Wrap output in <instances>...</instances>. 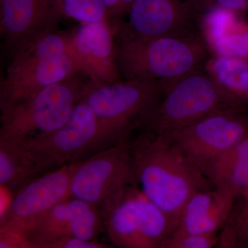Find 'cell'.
I'll use <instances>...</instances> for the list:
<instances>
[{
  "instance_id": "obj_1",
  "label": "cell",
  "mask_w": 248,
  "mask_h": 248,
  "mask_svg": "<svg viewBox=\"0 0 248 248\" xmlns=\"http://www.w3.org/2000/svg\"><path fill=\"white\" fill-rule=\"evenodd\" d=\"M140 131L138 138L130 141L139 185L178 226L189 199L196 192L215 186L170 142L145 129Z\"/></svg>"
},
{
  "instance_id": "obj_2",
  "label": "cell",
  "mask_w": 248,
  "mask_h": 248,
  "mask_svg": "<svg viewBox=\"0 0 248 248\" xmlns=\"http://www.w3.org/2000/svg\"><path fill=\"white\" fill-rule=\"evenodd\" d=\"M115 40L117 66L122 79L159 81L165 90L184 77L205 68L213 56L201 32L151 38L115 37Z\"/></svg>"
},
{
  "instance_id": "obj_3",
  "label": "cell",
  "mask_w": 248,
  "mask_h": 248,
  "mask_svg": "<svg viewBox=\"0 0 248 248\" xmlns=\"http://www.w3.org/2000/svg\"><path fill=\"white\" fill-rule=\"evenodd\" d=\"M69 32L42 37L11 59L0 83V110L79 73L68 53Z\"/></svg>"
},
{
  "instance_id": "obj_4",
  "label": "cell",
  "mask_w": 248,
  "mask_h": 248,
  "mask_svg": "<svg viewBox=\"0 0 248 248\" xmlns=\"http://www.w3.org/2000/svg\"><path fill=\"white\" fill-rule=\"evenodd\" d=\"M122 140L79 100L69 120L58 130L36 138L15 141L22 143L43 174L83 161Z\"/></svg>"
},
{
  "instance_id": "obj_5",
  "label": "cell",
  "mask_w": 248,
  "mask_h": 248,
  "mask_svg": "<svg viewBox=\"0 0 248 248\" xmlns=\"http://www.w3.org/2000/svg\"><path fill=\"white\" fill-rule=\"evenodd\" d=\"M84 78L78 73L1 110L0 141L34 138L64 125L81 99Z\"/></svg>"
},
{
  "instance_id": "obj_6",
  "label": "cell",
  "mask_w": 248,
  "mask_h": 248,
  "mask_svg": "<svg viewBox=\"0 0 248 248\" xmlns=\"http://www.w3.org/2000/svg\"><path fill=\"white\" fill-rule=\"evenodd\" d=\"M139 186L99 208L111 242L122 248H163L177 225Z\"/></svg>"
},
{
  "instance_id": "obj_7",
  "label": "cell",
  "mask_w": 248,
  "mask_h": 248,
  "mask_svg": "<svg viewBox=\"0 0 248 248\" xmlns=\"http://www.w3.org/2000/svg\"><path fill=\"white\" fill-rule=\"evenodd\" d=\"M164 85L159 81L121 80L96 83L88 80L80 100L121 138L141 130L159 105Z\"/></svg>"
},
{
  "instance_id": "obj_8",
  "label": "cell",
  "mask_w": 248,
  "mask_h": 248,
  "mask_svg": "<svg viewBox=\"0 0 248 248\" xmlns=\"http://www.w3.org/2000/svg\"><path fill=\"white\" fill-rule=\"evenodd\" d=\"M224 107H234L204 68L184 77L165 90L159 105L142 129L170 142L184 128Z\"/></svg>"
},
{
  "instance_id": "obj_9",
  "label": "cell",
  "mask_w": 248,
  "mask_h": 248,
  "mask_svg": "<svg viewBox=\"0 0 248 248\" xmlns=\"http://www.w3.org/2000/svg\"><path fill=\"white\" fill-rule=\"evenodd\" d=\"M139 185L130 140H122L77 163L71 197L100 208L133 186Z\"/></svg>"
},
{
  "instance_id": "obj_10",
  "label": "cell",
  "mask_w": 248,
  "mask_h": 248,
  "mask_svg": "<svg viewBox=\"0 0 248 248\" xmlns=\"http://www.w3.org/2000/svg\"><path fill=\"white\" fill-rule=\"evenodd\" d=\"M248 133L247 110L224 107L184 128L170 143L204 174Z\"/></svg>"
},
{
  "instance_id": "obj_11",
  "label": "cell",
  "mask_w": 248,
  "mask_h": 248,
  "mask_svg": "<svg viewBox=\"0 0 248 248\" xmlns=\"http://www.w3.org/2000/svg\"><path fill=\"white\" fill-rule=\"evenodd\" d=\"M203 13L187 1L135 0L126 22L115 23V37L151 38L200 32Z\"/></svg>"
},
{
  "instance_id": "obj_12",
  "label": "cell",
  "mask_w": 248,
  "mask_h": 248,
  "mask_svg": "<svg viewBox=\"0 0 248 248\" xmlns=\"http://www.w3.org/2000/svg\"><path fill=\"white\" fill-rule=\"evenodd\" d=\"M1 34L9 61L42 37L58 31L63 0H0Z\"/></svg>"
},
{
  "instance_id": "obj_13",
  "label": "cell",
  "mask_w": 248,
  "mask_h": 248,
  "mask_svg": "<svg viewBox=\"0 0 248 248\" xmlns=\"http://www.w3.org/2000/svg\"><path fill=\"white\" fill-rule=\"evenodd\" d=\"M77 163L43 173L18 188L1 217L0 229L23 234L44 214L71 197Z\"/></svg>"
},
{
  "instance_id": "obj_14",
  "label": "cell",
  "mask_w": 248,
  "mask_h": 248,
  "mask_svg": "<svg viewBox=\"0 0 248 248\" xmlns=\"http://www.w3.org/2000/svg\"><path fill=\"white\" fill-rule=\"evenodd\" d=\"M105 231L99 208L71 197L44 214L23 233L30 248H47L64 236L97 241Z\"/></svg>"
},
{
  "instance_id": "obj_15",
  "label": "cell",
  "mask_w": 248,
  "mask_h": 248,
  "mask_svg": "<svg viewBox=\"0 0 248 248\" xmlns=\"http://www.w3.org/2000/svg\"><path fill=\"white\" fill-rule=\"evenodd\" d=\"M68 53L79 74L96 83L122 80L117 63V45L110 22L83 23L70 32Z\"/></svg>"
},
{
  "instance_id": "obj_16",
  "label": "cell",
  "mask_w": 248,
  "mask_h": 248,
  "mask_svg": "<svg viewBox=\"0 0 248 248\" xmlns=\"http://www.w3.org/2000/svg\"><path fill=\"white\" fill-rule=\"evenodd\" d=\"M236 200L234 194L219 187L196 192L183 208L174 234L217 233L226 226Z\"/></svg>"
},
{
  "instance_id": "obj_17",
  "label": "cell",
  "mask_w": 248,
  "mask_h": 248,
  "mask_svg": "<svg viewBox=\"0 0 248 248\" xmlns=\"http://www.w3.org/2000/svg\"><path fill=\"white\" fill-rule=\"evenodd\" d=\"M204 175L215 187L230 191L236 198L248 192V133L214 161Z\"/></svg>"
},
{
  "instance_id": "obj_18",
  "label": "cell",
  "mask_w": 248,
  "mask_h": 248,
  "mask_svg": "<svg viewBox=\"0 0 248 248\" xmlns=\"http://www.w3.org/2000/svg\"><path fill=\"white\" fill-rule=\"evenodd\" d=\"M205 69L226 93L232 107L248 110V59L213 55Z\"/></svg>"
},
{
  "instance_id": "obj_19",
  "label": "cell",
  "mask_w": 248,
  "mask_h": 248,
  "mask_svg": "<svg viewBox=\"0 0 248 248\" xmlns=\"http://www.w3.org/2000/svg\"><path fill=\"white\" fill-rule=\"evenodd\" d=\"M30 153L20 142L0 141V185L8 189L18 188L40 175Z\"/></svg>"
},
{
  "instance_id": "obj_20",
  "label": "cell",
  "mask_w": 248,
  "mask_h": 248,
  "mask_svg": "<svg viewBox=\"0 0 248 248\" xmlns=\"http://www.w3.org/2000/svg\"><path fill=\"white\" fill-rule=\"evenodd\" d=\"M217 248H248V198L240 196L235 201L226 226L218 234Z\"/></svg>"
},
{
  "instance_id": "obj_21",
  "label": "cell",
  "mask_w": 248,
  "mask_h": 248,
  "mask_svg": "<svg viewBox=\"0 0 248 248\" xmlns=\"http://www.w3.org/2000/svg\"><path fill=\"white\" fill-rule=\"evenodd\" d=\"M236 13L215 5L202 15L201 32L210 48L217 40L234 31L241 24L238 22Z\"/></svg>"
},
{
  "instance_id": "obj_22",
  "label": "cell",
  "mask_w": 248,
  "mask_h": 248,
  "mask_svg": "<svg viewBox=\"0 0 248 248\" xmlns=\"http://www.w3.org/2000/svg\"><path fill=\"white\" fill-rule=\"evenodd\" d=\"M66 17L82 23L110 22L113 24L107 5L103 0H63Z\"/></svg>"
},
{
  "instance_id": "obj_23",
  "label": "cell",
  "mask_w": 248,
  "mask_h": 248,
  "mask_svg": "<svg viewBox=\"0 0 248 248\" xmlns=\"http://www.w3.org/2000/svg\"><path fill=\"white\" fill-rule=\"evenodd\" d=\"M213 55L248 60V25L241 24L210 47Z\"/></svg>"
},
{
  "instance_id": "obj_24",
  "label": "cell",
  "mask_w": 248,
  "mask_h": 248,
  "mask_svg": "<svg viewBox=\"0 0 248 248\" xmlns=\"http://www.w3.org/2000/svg\"><path fill=\"white\" fill-rule=\"evenodd\" d=\"M218 235L174 233L165 243L163 248H211L217 247Z\"/></svg>"
},
{
  "instance_id": "obj_25",
  "label": "cell",
  "mask_w": 248,
  "mask_h": 248,
  "mask_svg": "<svg viewBox=\"0 0 248 248\" xmlns=\"http://www.w3.org/2000/svg\"><path fill=\"white\" fill-rule=\"evenodd\" d=\"M110 246L97 241L85 240L76 236H64L48 245L47 248H107Z\"/></svg>"
},
{
  "instance_id": "obj_26",
  "label": "cell",
  "mask_w": 248,
  "mask_h": 248,
  "mask_svg": "<svg viewBox=\"0 0 248 248\" xmlns=\"http://www.w3.org/2000/svg\"><path fill=\"white\" fill-rule=\"evenodd\" d=\"M0 248H30L24 234L16 232L0 229Z\"/></svg>"
},
{
  "instance_id": "obj_27",
  "label": "cell",
  "mask_w": 248,
  "mask_h": 248,
  "mask_svg": "<svg viewBox=\"0 0 248 248\" xmlns=\"http://www.w3.org/2000/svg\"><path fill=\"white\" fill-rule=\"evenodd\" d=\"M212 4L232 10L235 12L248 9V0H210Z\"/></svg>"
},
{
  "instance_id": "obj_28",
  "label": "cell",
  "mask_w": 248,
  "mask_h": 248,
  "mask_svg": "<svg viewBox=\"0 0 248 248\" xmlns=\"http://www.w3.org/2000/svg\"><path fill=\"white\" fill-rule=\"evenodd\" d=\"M107 5L109 14L112 20L117 21V15H118L119 6L120 0H103Z\"/></svg>"
},
{
  "instance_id": "obj_29",
  "label": "cell",
  "mask_w": 248,
  "mask_h": 248,
  "mask_svg": "<svg viewBox=\"0 0 248 248\" xmlns=\"http://www.w3.org/2000/svg\"><path fill=\"white\" fill-rule=\"evenodd\" d=\"M135 0H120L119 6L117 21L120 20L121 18L126 16L129 9Z\"/></svg>"
},
{
  "instance_id": "obj_30",
  "label": "cell",
  "mask_w": 248,
  "mask_h": 248,
  "mask_svg": "<svg viewBox=\"0 0 248 248\" xmlns=\"http://www.w3.org/2000/svg\"><path fill=\"white\" fill-rule=\"evenodd\" d=\"M241 196H244V197H247V198H248V192H246V193L244 194V195Z\"/></svg>"
}]
</instances>
